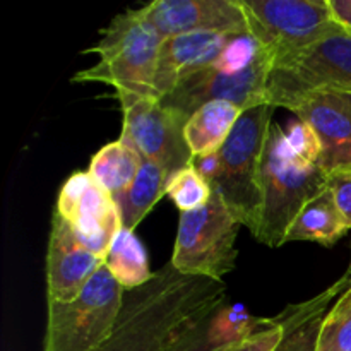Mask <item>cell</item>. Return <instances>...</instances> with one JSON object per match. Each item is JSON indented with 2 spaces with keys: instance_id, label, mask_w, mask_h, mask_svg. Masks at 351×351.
Instances as JSON below:
<instances>
[{
  "instance_id": "1",
  "label": "cell",
  "mask_w": 351,
  "mask_h": 351,
  "mask_svg": "<svg viewBox=\"0 0 351 351\" xmlns=\"http://www.w3.org/2000/svg\"><path fill=\"white\" fill-rule=\"evenodd\" d=\"M226 302V285L184 274L168 263L144 287L123 293L110 338L93 351H167Z\"/></svg>"
},
{
  "instance_id": "2",
  "label": "cell",
  "mask_w": 351,
  "mask_h": 351,
  "mask_svg": "<svg viewBox=\"0 0 351 351\" xmlns=\"http://www.w3.org/2000/svg\"><path fill=\"white\" fill-rule=\"evenodd\" d=\"M274 106L259 105L242 113L219 151L194 158V167L233 216L256 232L261 213V170Z\"/></svg>"
},
{
  "instance_id": "3",
  "label": "cell",
  "mask_w": 351,
  "mask_h": 351,
  "mask_svg": "<svg viewBox=\"0 0 351 351\" xmlns=\"http://www.w3.org/2000/svg\"><path fill=\"white\" fill-rule=\"evenodd\" d=\"M328 189V173L319 163L293 149L287 130L273 122L261 170V213L257 242L269 249L287 243V235L302 209Z\"/></svg>"
},
{
  "instance_id": "4",
  "label": "cell",
  "mask_w": 351,
  "mask_h": 351,
  "mask_svg": "<svg viewBox=\"0 0 351 351\" xmlns=\"http://www.w3.org/2000/svg\"><path fill=\"white\" fill-rule=\"evenodd\" d=\"M161 43L163 36L144 17L141 7L127 9L113 17L101 31L98 43L86 50V53L98 55V62L79 71L72 81L108 84L115 95L156 98L153 79Z\"/></svg>"
},
{
  "instance_id": "5",
  "label": "cell",
  "mask_w": 351,
  "mask_h": 351,
  "mask_svg": "<svg viewBox=\"0 0 351 351\" xmlns=\"http://www.w3.org/2000/svg\"><path fill=\"white\" fill-rule=\"evenodd\" d=\"M123 290L103 266L72 302H48L43 351H93L112 335Z\"/></svg>"
},
{
  "instance_id": "6",
  "label": "cell",
  "mask_w": 351,
  "mask_h": 351,
  "mask_svg": "<svg viewBox=\"0 0 351 351\" xmlns=\"http://www.w3.org/2000/svg\"><path fill=\"white\" fill-rule=\"evenodd\" d=\"M240 226L242 223L213 192L204 208L180 213L170 263L184 274L223 281V276L235 269Z\"/></svg>"
},
{
  "instance_id": "7",
  "label": "cell",
  "mask_w": 351,
  "mask_h": 351,
  "mask_svg": "<svg viewBox=\"0 0 351 351\" xmlns=\"http://www.w3.org/2000/svg\"><path fill=\"white\" fill-rule=\"evenodd\" d=\"M249 33L276 62L343 29L328 0H239Z\"/></svg>"
},
{
  "instance_id": "8",
  "label": "cell",
  "mask_w": 351,
  "mask_h": 351,
  "mask_svg": "<svg viewBox=\"0 0 351 351\" xmlns=\"http://www.w3.org/2000/svg\"><path fill=\"white\" fill-rule=\"evenodd\" d=\"M321 89L351 93V31L345 27L278 58L267 81L266 101L274 108H288L295 99Z\"/></svg>"
},
{
  "instance_id": "9",
  "label": "cell",
  "mask_w": 351,
  "mask_h": 351,
  "mask_svg": "<svg viewBox=\"0 0 351 351\" xmlns=\"http://www.w3.org/2000/svg\"><path fill=\"white\" fill-rule=\"evenodd\" d=\"M273 64L269 51L259 45L256 57L249 64L225 65L219 60L215 62L211 67L182 81L160 101L185 120L211 101H230L247 112L267 103V81Z\"/></svg>"
},
{
  "instance_id": "10",
  "label": "cell",
  "mask_w": 351,
  "mask_h": 351,
  "mask_svg": "<svg viewBox=\"0 0 351 351\" xmlns=\"http://www.w3.org/2000/svg\"><path fill=\"white\" fill-rule=\"evenodd\" d=\"M123 113L122 137L143 158L154 161L168 173L182 170L194 161L185 141L187 120L167 108L160 99L137 95H115Z\"/></svg>"
},
{
  "instance_id": "11",
  "label": "cell",
  "mask_w": 351,
  "mask_h": 351,
  "mask_svg": "<svg viewBox=\"0 0 351 351\" xmlns=\"http://www.w3.org/2000/svg\"><path fill=\"white\" fill-rule=\"evenodd\" d=\"M55 213L62 216L88 249L105 257L123 228L115 197L89 171H75L58 192Z\"/></svg>"
},
{
  "instance_id": "12",
  "label": "cell",
  "mask_w": 351,
  "mask_h": 351,
  "mask_svg": "<svg viewBox=\"0 0 351 351\" xmlns=\"http://www.w3.org/2000/svg\"><path fill=\"white\" fill-rule=\"evenodd\" d=\"M287 110L307 123L321 143L326 173L351 165V93L321 89L295 99Z\"/></svg>"
},
{
  "instance_id": "13",
  "label": "cell",
  "mask_w": 351,
  "mask_h": 351,
  "mask_svg": "<svg viewBox=\"0 0 351 351\" xmlns=\"http://www.w3.org/2000/svg\"><path fill=\"white\" fill-rule=\"evenodd\" d=\"M141 10L163 40L189 33L250 34L239 0H154Z\"/></svg>"
},
{
  "instance_id": "14",
  "label": "cell",
  "mask_w": 351,
  "mask_h": 351,
  "mask_svg": "<svg viewBox=\"0 0 351 351\" xmlns=\"http://www.w3.org/2000/svg\"><path fill=\"white\" fill-rule=\"evenodd\" d=\"M103 266L105 257L88 249L53 211L47 250L48 302H72Z\"/></svg>"
},
{
  "instance_id": "15",
  "label": "cell",
  "mask_w": 351,
  "mask_h": 351,
  "mask_svg": "<svg viewBox=\"0 0 351 351\" xmlns=\"http://www.w3.org/2000/svg\"><path fill=\"white\" fill-rule=\"evenodd\" d=\"M237 36L242 34L189 33L165 38L153 79L156 98L163 99L182 81L211 67Z\"/></svg>"
},
{
  "instance_id": "16",
  "label": "cell",
  "mask_w": 351,
  "mask_h": 351,
  "mask_svg": "<svg viewBox=\"0 0 351 351\" xmlns=\"http://www.w3.org/2000/svg\"><path fill=\"white\" fill-rule=\"evenodd\" d=\"M345 291L346 281L341 276L317 297L290 305L278 314V319L285 326V336L274 351H315L326 314Z\"/></svg>"
},
{
  "instance_id": "17",
  "label": "cell",
  "mask_w": 351,
  "mask_h": 351,
  "mask_svg": "<svg viewBox=\"0 0 351 351\" xmlns=\"http://www.w3.org/2000/svg\"><path fill=\"white\" fill-rule=\"evenodd\" d=\"M242 113V108L230 101H211L201 106L187 120L184 129L192 156L199 158L219 151Z\"/></svg>"
},
{
  "instance_id": "18",
  "label": "cell",
  "mask_w": 351,
  "mask_h": 351,
  "mask_svg": "<svg viewBox=\"0 0 351 351\" xmlns=\"http://www.w3.org/2000/svg\"><path fill=\"white\" fill-rule=\"evenodd\" d=\"M348 232L335 195L328 187L302 209L288 232L287 242H315L332 247Z\"/></svg>"
},
{
  "instance_id": "19",
  "label": "cell",
  "mask_w": 351,
  "mask_h": 351,
  "mask_svg": "<svg viewBox=\"0 0 351 351\" xmlns=\"http://www.w3.org/2000/svg\"><path fill=\"white\" fill-rule=\"evenodd\" d=\"M143 163V154L132 144L119 139L93 154L88 171L108 194L117 197L134 184Z\"/></svg>"
},
{
  "instance_id": "20",
  "label": "cell",
  "mask_w": 351,
  "mask_h": 351,
  "mask_svg": "<svg viewBox=\"0 0 351 351\" xmlns=\"http://www.w3.org/2000/svg\"><path fill=\"white\" fill-rule=\"evenodd\" d=\"M168 178H170V173L165 168L144 158L143 168L134 184L115 197L123 228L132 230V232L137 228L147 213L167 194Z\"/></svg>"
},
{
  "instance_id": "21",
  "label": "cell",
  "mask_w": 351,
  "mask_h": 351,
  "mask_svg": "<svg viewBox=\"0 0 351 351\" xmlns=\"http://www.w3.org/2000/svg\"><path fill=\"white\" fill-rule=\"evenodd\" d=\"M105 266L125 291L144 287L154 276L149 269V259L143 242L137 239L132 230L127 228H122L117 233L106 254Z\"/></svg>"
},
{
  "instance_id": "22",
  "label": "cell",
  "mask_w": 351,
  "mask_h": 351,
  "mask_svg": "<svg viewBox=\"0 0 351 351\" xmlns=\"http://www.w3.org/2000/svg\"><path fill=\"white\" fill-rule=\"evenodd\" d=\"M273 319L256 317L243 305L228 304L219 305L209 319V338L216 346H228L242 343L254 332L267 328Z\"/></svg>"
},
{
  "instance_id": "23",
  "label": "cell",
  "mask_w": 351,
  "mask_h": 351,
  "mask_svg": "<svg viewBox=\"0 0 351 351\" xmlns=\"http://www.w3.org/2000/svg\"><path fill=\"white\" fill-rule=\"evenodd\" d=\"M167 195L175 202L178 211L191 213L204 208L211 201L213 189L192 163L170 175Z\"/></svg>"
},
{
  "instance_id": "24",
  "label": "cell",
  "mask_w": 351,
  "mask_h": 351,
  "mask_svg": "<svg viewBox=\"0 0 351 351\" xmlns=\"http://www.w3.org/2000/svg\"><path fill=\"white\" fill-rule=\"evenodd\" d=\"M315 351H351V288L326 314Z\"/></svg>"
},
{
  "instance_id": "25",
  "label": "cell",
  "mask_w": 351,
  "mask_h": 351,
  "mask_svg": "<svg viewBox=\"0 0 351 351\" xmlns=\"http://www.w3.org/2000/svg\"><path fill=\"white\" fill-rule=\"evenodd\" d=\"M213 314V312H211ZM211 314L185 331L167 351H230L235 345L216 346L209 338V319ZM239 345V343H237Z\"/></svg>"
},
{
  "instance_id": "26",
  "label": "cell",
  "mask_w": 351,
  "mask_h": 351,
  "mask_svg": "<svg viewBox=\"0 0 351 351\" xmlns=\"http://www.w3.org/2000/svg\"><path fill=\"white\" fill-rule=\"evenodd\" d=\"M287 137L298 154L321 165V143L307 123L297 119L287 130Z\"/></svg>"
},
{
  "instance_id": "27",
  "label": "cell",
  "mask_w": 351,
  "mask_h": 351,
  "mask_svg": "<svg viewBox=\"0 0 351 351\" xmlns=\"http://www.w3.org/2000/svg\"><path fill=\"white\" fill-rule=\"evenodd\" d=\"M271 324L267 328L261 329V331L254 332L242 343L233 346L230 351H274L280 346L281 339L285 336V326L278 319V315L271 317Z\"/></svg>"
},
{
  "instance_id": "28",
  "label": "cell",
  "mask_w": 351,
  "mask_h": 351,
  "mask_svg": "<svg viewBox=\"0 0 351 351\" xmlns=\"http://www.w3.org/2000/svg\"><path fill=\"white\" fill-rule=\"evenodd\" d=\"M328 187L335 195V201L346 226L351 230V165L331 171L328 175Z\"/></svg>"
},
{
  "instance_id": "29",
  "label": "cell",
  "mask_w": 351,
  "mask_h": 351,
  "mask_svg": "<svg viewBox=\"0 0 351 351\" xmlns=\"http://www.w3.org/2000/svg\"><path fill=\"white\" fill-rule=\"evenodd\" d=\"M332 17L345 29L351 31V0H328Z\"/></svg>"
},
{
  "instance_id": "30",
  "label": "cell",
  "mask_w": 351,
  "mask_h": 351,
  "mask_svg": "<svg viewBox=\"0 0 351 351\" xmlns=\"http://www.w3.org/2000/svg\"><path fill=\"white\" fill-rule=\"evenodd\" d=\"M343 278H345V281H346V290H350L351 288V257H350L348 269H346V273L343 274Z\"/></svg>"
}]
</instances>
